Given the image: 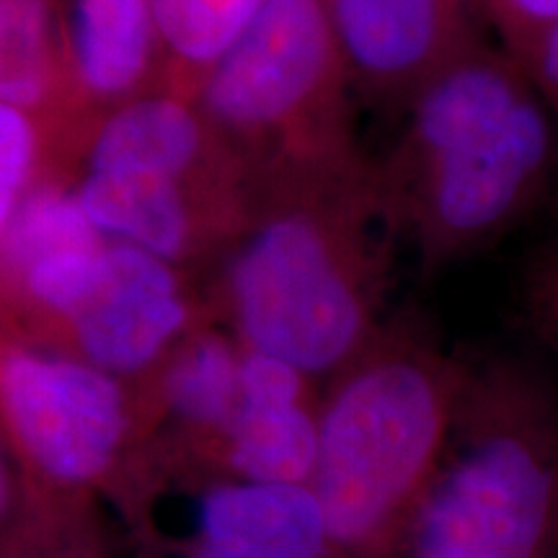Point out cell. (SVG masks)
I'll return each mask as SVG.
<instances>
[{
    "mask_svg": "<svg viewBox=\"0 0 558 558\" xmlns=\"http://www.w3.org/2000/svg\"><path fill=\"white\" fill-rule=\"evenodd\" d=\"M409 101L407 130L375 177L390 228L437 269L533 213L558 160L556 111L518 60L476 41Z\"/></svg>",
    "mask_w": 558,
    "mask_h": 558,
    "instance_id": "6da1fadb",
    "label": "cell"
},
{
    "mask_svg": "<svg viewBox=\"0 0 558 558\" xmlns=\"http://www.w3.org/2000/svg\"><path fill=\"white\" fill-rule=\"evenodd\" d=\"M390 226L365 160L288 173L282 197L243 228L226 271V303L243 349L316 375L341 373L383 326Z\"/></svg>",
    "mask_w": 558,
    "mask_h": 558,
    "instance_id": "7a4b0ae2",
    "label": "cell"
},
{
    "mask_svg": "<svg viewBox=\"0 0 558 558\" xmlns=\"http://www.w3.org/2000/svg\"><path fill=\"white\" fill-rule=\"evenodd\" d=\"M471 365L411 324L386 326L318 409L311 488L339 558H388L435 476Z\"/></svg>",
    "mask_w": 558,
    "mask_h": 558,
    "instance_id": "3957f363",
    "label": "cell"
},
{
    "mask_svg": "<svg viewBox=\"0 0 558 558\" xmlns=\"http://www.w3.org/2000/svg\"><path fill=\"white\" fill-rule=\"evenodd\" d=\"M403 558H558V386L525 357L471 365Z\"/></svg>",
    "mask_w": 558,
    "mask_h": 558,
    "instance_id": "277c9868",
    "label": "cell"
},
{
    "mask_svg": "<svg viewBox=\"0 0 558 558\" xmlns=\"http://www.w3.org/2000/svg\"><path fill=\"white\" fill-rule=\"evenodd\" d=\"M344 52L326 0H267L192 99L222 145L282 171L352 163Z\"/></svg>",
    "mask_w": 558,
    "mask_h": 558,
    "instance_id": "5b68a950",
    "label": "cell"
},
{
    "mask_svg": "<svg viewBox=\"0 0 558 558\" xmlns=\"http://www.w3.org/2000/svg\"><path fill=\"white\" fill-rule=\"evenodd\" d=\"M132 427L122 378L54 347L0 341V432L41 533L54 497L88 492L117 469Z\"/></svg>",
    "mask_w": 558,
    "mask_h": 558,
    "instance_id": "8992f818",
    "label": "cell"
},
{
    "mask_svg": "<svg viewBox=\"0 0 558 558\" xmlns=\"http://www.w3.org/2000/svg\"><path fill=\"white\" fill-rule=\"evenodd\" d=\"M194 308L179 267L107 241L86 288L60 318V344L128 383L156 373L192 331Z\"/></svg>",
    "mask_w": 558,
    "mask_h": 558,
    "instance_id": "52a82bcc",
    "label": "cell"
},
{
    "mask_svg": "<svg viewBox=\"0 0 558 558\" xmlns=\"http://www.w3.org/2000/svg\"><path fill=\"white\" fill-rule=\"evenodd\" d=\"M73 190L104 239L173 267L197 256L241 209L239 186L143 171H86Z\"/></svg>",
    "mask_w": 558,
    "mask_h": 558,
    "instance_id": "ba28073f",
    "label": "cell"
},
{
    "mask_svg": "<svg viewBox=\"0 0 558 558\" xmlns=\"http://www.w3.org/2000/svg\"><path fill=\"white\" fill-rule=\"evenodd\" d=\"M476 0H326L349 75L378 96H414L471 45Z\"/></svg>",
    "mask_w": 558,
    "mask_h": 558,
    "instance_id": "9c48e42d",
    "label": "cell"
},
{
    "mask_svg": "<svg viewBox=\"0 0 558 558\" xmlns=\"http://www.w3.org/2000/svg\"><path fill=\"white\" fill-rule=\"evenodd\" d=\"M233 158L197 101L181 90H145L109 109L86 143V171H143L199 184L239 186Z\"/></svg>",
    "mask_w": 558,
    "mask_h": 558,
    "instance_id": "30bf717a",
    "label": "cell"
},
{
    "mask_svg": "<svg viewBox=\"0 0 558 558\" xmlns=\"http://www.w3.org/2000/svg\"><path fill=\"white\" fill-rule=\"evenodd\" d=\"M186 558H339L305 484L222 481L194 507Z\"/></svg>",
    "mask_w": 558,
    "mask_h": 558,
    "instance_id": "8fae6325",
    "label": "cell"
},
{
    "mask_svg": "<svg viewBox=\"0 0 558 558\" xmlns=\"http://www.w3.org/2000/svg\"><path fill=\"white\" fill-rule=\"evenodd\" d=\"M65 41L81 107H120L163 65L153 0H70Z\"/></svg>",
    "mask_w": 558,
    "mask_h": 558,
    "instance_id": "7c38bea8",
    "label": "cell"
},
{
    "mask_svg": "<svg viewBox=\"0 0 558 558\" xmlns=\"http://www.w3.org/2000/svg\"><path fill=\"white\" fill-rule=\"evenodd\" d=\"M243 347L213 329H192L158 367V401L179 427L226 442L241 407Z\"/></svg>",
    "mask_w": 558,
    "mask_h": 558,
    "instance_id": "4fadbf2b",
    "label": "cell"
},
{
    "mask_svg": "<svg viewBox=\"0 0 558 558\" xmlns=\"http://www.w3.org/2000/svg\"><path fill=\"white\" fill-rule=\"evenodd\" d=\"M65 90L81 107L70 73L65 16L54 0H0V104L32 114Z\"/></svg>",
    "mask_w": 558,
    "mask_h": 558,
    "instance_id": "5bb4252c",
    "label": "cell"
},
{
    "mask_svg": "<svg viewBox=\"0 0 558 558\" xmlns=\"http://www.w3.org/2000/svg\"><path fill=\"white\" fill-rule=\"evenodd\" d=\"M222 458L241 481L311 486L318 458V409L308 401L239 407Z\"/></svg>",
    "mask_w": 558,
    "mask_h": 558,
    "instance_id": "9a60e30c",
    "label": "cell"
},
{
    "mask_svg": "<svg viewBox=\"0 0 558 558\" xmlns=\"http://www.w3.org/2000/svg\"><path fill=\"white\" fill-rule=\"evenodd\" d=\"M267 0H153L171 88L192 96L202 75L241 37Z\"/></svg>",
    "mask_w": 558,
    "mask_h": 558,
    "instance_id": "2e32d148",
    "label": "cell"
},
{
    "mask_svg": "<svg viewBox=\"0 0 558 558\" xmlns=\"http://www.w3.org/2000/svg\"><path fill=\"white\" fill-rule=\"evenodd\" d=\"M39 158V132L26 111L0 104V235L29 192Z\"/></svg>",
    "mask_w": 558,
    "mask_h": 558,
    "instance_id": "e0dca14e",
    "label": "cell"
},
{
    "mask_svg": "<svg viewBox=\"0 0 558 558\" xmlns=\"http://www.w3.org/2000/svg\"><path fill=\"white\" fill-rule=\"evenodd\" d=\"M520 308L535 339L558 357V230L522 267Z\"/></svg>",
    "mask_w": 558,
    "mask_h": 558,
    "instance_id": "ac0fdd59",
    "label": "cell"
},
{
    "mask_svg": "<svg viewBox=\"0 0 558 558\" xmlns=\"http://www.w3.org/2000/svg\"><path fill=\"white\" fill-rule=\"evenodd\" d=\"M32 543H47V538L34 514L19 465H13V452L0 437V554Z\"/></svg>",
    "mask_w": 558,
    "mask_h": 558,
    "instance_id": "d6986e66",
    "label": "cell"
},
{
    "mask_svg": "<svg viewBox=\"0 0 558 558\" xmlns=\"http://www.w3.org/2000/svg\"><path fill=\"white\" fill-rule=\"evenodd\" d=\"M497 26L505 52L518 58L558 21V0H476Z\"/></svg>",
    "mask_w": 558,
    "mask_h": 558,
    "instance_id": "ffe728a7",
    "label": "cell"
},
{
    "mask_svg": "<svg viewBox=\"0 0 558 558\" xmlns=\"http://www.w3.org/2000/svg\"><path fill=\"white\" fill-rule=\"evenodd\" d=\"M514 60L530 75L550 109L558 111V21Z\"/></svg>",
    "mask_w": 558,
    "mask_h": 558,
    "instance_id": "44dd1931",
    "label": "cell"
},
{
    "mask_svg": "<svg viewBox=\"0 0 558 558\" xmlns=\"http://www.w3.org/2000/svg\"><path fill=\"white\" fill-rule=\"evenodd\" d=\"M0 558H73V556L58 554L50 543H32V546L5 550V554H0Z\"/></svg>",
    "mask_w": 558,
    "mask_h": 558,
    "instance_id": "7402d4cb",
    "label": "cell"
}]
</instances>
